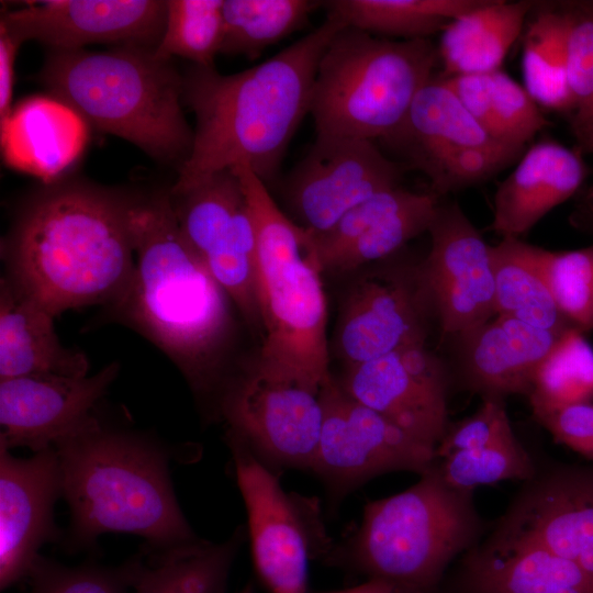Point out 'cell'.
<instances>
[{
    "label": "cell",
    "mask_w": 593,
    "mask_h": 593,
    "mask_svg": "<svg viewBox=\"0 0 593 593\" xmlns=\"http://www.w3.org/2000/svg\"><path fill=\"white\" fill-rule=\"evenodd\" d=\"M136 199L75 178L41 186L24 200L1 242L5 277L55 316L110 305L135 266Z\"/></svg>",
    "instance_id": "cell-1"
},
{
    "label": "cell",
    "mask_w": 593,
    "mask_h": 593,
    "mask_svg": "<svg viewBox=\"0 0 593 593\" xmlns=\"http://www.w3.org/2000/svg\"><path fill=\"white\" fill-rule=\"evenodd\" d=\"M347 26L327 11L324 22L269 59L224 75L214 66H190L182 75V101L195 118L193 144L177 170L171 192L243 165L267 186L306 114L320 59Z\"/></svg>",
    "instance_id": "cell-2"
},
{
    "label": "cell",
    "mask_w": 593,
    "mask_h": 593,
    "mask_svg": "<svg viewBox=\"0 0 593 593\" xmlns=\"http://www.w3.org/2000/svg\"><path fill=\"white\" fill-rule=\"evenodd\" d=\"M132 230L134 270L111 312L164 351L195 395L219 396L233 339L232 300L183 238L168 191L137 197Z\"/></svg>",
    "instance_id": "cell-3"
},
{
    "label": "cell",
    "mask_w": 593,
    "mask_h": 593,
    "mask_svg": "<svg viewBox=\"0 0 593 593\" xmlns=\"http://www.w3.org/2000/svg\"><path fill=\"white\" fill-rule=\"evenodd\" d=\"M53 448L71 514L70 549L91 547L105 533L141 536L149 550L199 539L175 495L168 455L154 441L96 418Z\"/></svg>",
    "instance_id": "cell-4"
},
{
    "label": "cell",
    "mask_w": 593,
    "mask_h": 593,
    "mask_svg": "<svg viewBox=\"0 0 593 593\" xmlns=\"http://www.w3.org/2000/svg\"><path fill=\"white\" fill-rule=\"evenodd\" d=\"M232 169L256 233L260 348L251 365L268 376L322 390L332 378L327 303L310 233L280 210L250 168Z\"/></svg>",
    "instance_id": "cell-5"
},
{
    "label": "cell",
    "mask_w": 593,
    "mask_h": 593,
    "mask_svg": "<svg viewBox=\"0 0 593 593\" xmlns=\"http://www.w3.org/2000/svg\"><path fill=\"white\" fill-rule=\"evenodd\" d=\"M40 82L96 128L123 138L177 170L188 159L193 128L183 113L182 75L154 51H49Z\"/></svg>",
    "instance_id": "cell-6"
},
{
    "label": "cell",
    "mask_w": 593,
    "mask_h": 593,
    "mask_svg": "<svg viewBox=\"0 0 593 593\" xmlns=\"http://www.w3.org/2000/svg\"><path fill=\"white\" fill-rule=\"evenodd\" d=\"M438 59L428 38L391 41L343 27L325 48L313 83L316 136L383 141L402 124Z\"/></svg>",
    "instance_id": "cell-7"
},
{
    "label": "cell",
    "mask_w": 593,
    "mask_h": 593,
    "mask_svg": "<svg viewBox=\"0 0 593 593\" xmlns=\"http://www.w3.org/2000/svg\"><path fill=\"white\" fill-rule=\"evenodd\" d=\"M482 524L472 491L449 486L435 463L411 488L367 504L350 549L356 563L396 590L434 585Z\"/></svg>",
    "instance_id": "cell-8"
},
{
    "label": "cell",
    "mask_w": 593,
    "mask_h": 593,
    "mask_svg": "<svg viewBox=\"0 0 593 593\" xmlns=\"http://www.w3.org/2000/svg\"><path fill=\"white\" fill-rule=\"evenodd\" d=\"M168 193L183 238L245 321L258 329L256 233L238 176L226 169Z\"/></svg>",
    "instance_id": "cell-9"
},
{
    "label": "cell",
    "mask_w": 593,
    "mask_h": 593,
    "mask_svg": "<svg viewBox=\"0 0 593 593\" xmlns=\"http://www.w3.org/2000/svg\"><path fill=\"white\" fill-rule=\"evenodd\" d=\"M230 438L256 571L271 593H306L314 546L327 545L316 507L288 494L243 441Z\"/></svg>",
    "instance_id": "cell-10"
},
{
    "label": "cell",
    "mask_w": 593,
    "mask_h": 593,
    "mask_svg": "<svg viewBox=\"0 0 593 593\" xmlns=\"http://www.w3.org/2000/svg\"><path fill=\"white\" fill-rule=\"evenodd\" d=\"M321 393L250 365L226 379L219 411L231 436L253 452L278 465L311 469L323 424Z\"/></svg>",
    "instance_id": "cell-11"
},
{
    "label": "cell",
    "mask_w": 593,
    "mask_h": 593,
    "mask_svg": "<svg viewBox=\"0 0 593 593\" xmlns=\"http://www.w3.org/2000/svg\"><path fill=\"white\" fill-rule=\"evenodd\" d=\"M321 395L323 424L310 470L335 491H347L390 471L422 475L433 468L435 447L354 400L333 377Z\"/></svg>",
    "instance_id": "cell-12"
},
{
    "label": "cell",
    "mask_w": 593,
    "mask_h": 593,
    "mask_svg": "<svg viewBox=\"0 0 593 593\" xmlns=\"http://www.w3.org/2000/svg\"><path fill=\"white\" fill-rule=\"evenodd\" d=\"M432 313L434 304L422 265L365 273L344 300L336 351L350 366L425 344Z\"/></svg>",
    "instance_id": "cell-13"
},
{
    "label": "cell",
    "mask_w": 593,
    "mask_h": 593,
    "mask_svg": "<svg viewBox=\"0 0 593 593\" xmlns=\"http://www.w3.org/2000/svg\"><path fill=\"white\" fill-rule=\"evenodd\" d=\"M401 169L374 142L317 137L284 182V198L301 227L312 235L332 228L349 210L399 187Z\"/></svg>",
    "instance_id": "cell-14"
},
{
    "label": "cell",
    "mask_w": 593,
    "mask_h": 593,
    "mask_svg": "<svg viewBox=\"0 0 593 593\" xmlns=\"http://www.w3.org/2000/svg\"><path fill=\"white\" fill-rule=\"evenodd\" d=\"M166 20L161 0H48L1 14L0 31L20 44L36 41L49 51L113 44L155 51Z\"/></svg>",
    "instance_id": "cell-15"
},
{
    "label": "cell",
    "mask_w": 593,
    "mask_h": 593,
    "mask_svg": "<svg viewBox=\"0 0 593 593\" xmlns=\"http://www.w3.org/2000/svg\"><path fill=\"white\" fill-rule=\"evenodd\" d=\"M422 264L435 313L446 334L462 335L494 314L491 246L457 202L438 204Z\"/></svg>",
    "instance_id": "cell-16"
},
{
    "label": "cell",
    "mask_w": 593,
    "mask_h": 593,
    "mask_svg": "<svg viewBox=\"0 0 593 593\" xmlns=\"http://www.w3.org/2000/svg\"><path fill=\"white\" fill-rule=\"evenodd\" d=\"M338 383L354 400L425 444L436 448L447 432V376L425 344L347 366Z\"/></svg>",
    "instance_id": "cell-17"
},
{
    "label": "cell",
    "mask_w": 593,
    "mask_h": 593,
    "mask_svg": "<svg viewBox=\"0 0 593 593\" xmlns=\"http://www.w3.org/2000/svg\"><path fill=\"white\" fill-rule=\"evenodd\" d=\"M113 361L81 377L33 374L0 380V446L34 454L91 424L93 410L116 379Z\"/></svg>",
    "instance_id": "cell-18"
},
{
    "label": "cell",
    "mask_w": 593,
    "mask_h": 593,
    "mask_svg": "<svg viewBox=\"0 0 593 593\" xmlns=\"http://www.w3.org/2000/svg\"><path fill=\"white\" fill-rule=\"evenodd\" d=\"M493 534L539 545L593 578V469L561 466L536 473Z\"/></svg>",
    "instance_id": "cell-19"
},
{
    "label": "cell",
    "mask_w": 593,
    "mask_h": 593,
    "mask_svg": "<svg viewBox=\"0 0 593 593\" xmlns=\"http://www.w3.org/2000/svg\"><path fill=\"white\" fill-rule=\"evenodd\" d=\"M63 495L59 461L54 448L21 459L0 446V589L27 574L45 542L60 532L54 505Z\"/></svg>",
    "instance_id": "cell-20"
},
{
    "label": "cell",
    "mask_w": 593,
    "mask_h": 593,
    "mask_svg": "<svg viewBox=\"0 0 593 593\" xmlns=\"http://www.w3.org/2000/svg\"><path fill=\"white\" fill-rule=\"evenodd\" d=\"M437 205L435 193L400 186L365 200L328 231L310 234L322 272L347 273L391 256L428 231Z\"/></svg>",
    "instance_id": "cell-21"
},
{
    "label": "cell",
    "mask_w": 593,
    "mask_h": 593,
    "mask_svg": "<svg viewBox=\"0 0 593 593\" xmlns=\"http://www.w3.org/2000/svg\"><path fill=\"white\" fill-rule=\"evenodd\" d=\"M560 334L494 315L459 336L467 387L483 398L528 395L539 365Z\"/></svg>",
    "instance_id": "cell-22"
},
{
    "label": "cell",
    "mask_w": 593,
    "mask_h": 593,
    "mask_svg": "<svg viewBox=\"0 0 593 593\" xmlns=\"http://www.w3.org/2000/svg\"><path fill=\"white\" fill-rule=\"evenodd\" d=\"M461 580L466 593H593V578L575 562L495 534L470 549Z\"/></svg>",
    "instance_id": "cell-23"
},
{
    "label": "cell",
    "mask_w": 593,
    "mask_h": 593,
    "mask_svg": "<svg viewBox=\"0 0 593 593\" xmlns=\"http://www.w3.org/2000/svg\"><path fill=\"white\" fill-rule=\"evenodd\" d=\"M584 178L580 155L553 141L529 147L494 195L491 228L503 237L524 235L571 198Z\"/></svg>",
    "instance_id": "cell-24"
},
{
    "label": "cell",
    "mask_w": 593,
    "mask_h": 593,
    "mask_svg": "<svg viewBox=\"0 0 593 593\" xmlns=\"http://www.w3.org/2000/svg\"><path fill=\"white\" fill-rule=\"evenodd\" d=\"M55 317L5 276L1 278L0 380L33 374H88L87 356L61 344Z\"/></svg>",
    "instance_id": "cell-25"
},
{
    "label": "cell",
    "mask_w": 593,
    "mask_h": 593,
    "mask_svg": "<svg viewBox=\"0 0 593 593\" xmlns=\"http://www.w3.org/2000/svg\"><path fill=\"white\" fill-rule=\"evenodd\" d=\"M382 142L422 170L455 148L497 141L470 115L445 80L433 76L414 98L402 124Z\"/></svg>",
    "instance_id": "cell-26"
},
{
    "label": "cell",
    "mask_w": 593,
    "mask_h": 593,
    "mask_svg": "<svg viewBox=\"0 0 593 593\" xmlns=\"http://www.w3.org/2000/svg\"><path fill=\"white\" fill-rule=\"evenodd\" d=\"M536 1L483 0L441 32L438 57L443 77L500 69Z\"/></svg>",
    "instance_id": "cell-27"
},
{
    "label": "cell",
    "mask_w": 593,
    "mask_h": 593,
    "mask_svg": "<svg viewBox=\"0 0 593 593\" xmlns=\"http://www.w3.org/2000/svg\"><path fill=\"white\" fill-rule=\"evenodd\" d=\"M244 539L238 527L220 544L199 538L163 550L145 548L130 559V593H223Z\"/></svg>",
    "instance_id": "cell-28"
},
{
    "label": "cell",
    "mask_w": 593,
    "mask_h": 593,
    "mask_svg": "<svg viewBox=\"0 0 593 593\" xmlns=\"http://www.w3.org/2000/svg\"><path fill=\"white\" fill-rule=\"evenodd\" d=\"M440 77L470 115L500 143L525 148L548 125L524 86L501 69Z\"/></svg>",
    "instance_id": "cell-29"
},
{
    "label": "cell",
    "mask_w": 593,
    "mask_h": 593,
    "mask_svg": "<svg viewBox=\"0 0 593 593\" xmlns=\"http://www.w3.org/2000/svg\"><path fill=\"white\" fill-rule=\"evenodd\" d=\"M533 247L516 237H503L491 246L494 314L560 334L570 325L555 303Z\"/></svg>",
    "instance_id": "cell-30"
},
{
    "label": "cell",
    "mask_w": 593,
    "mask_h": 593,
    "mask_svg": "<svg viewBox=\"0 0 593 593\" xmlns=\"http://www.w3.org/2000/svg\"><path fill=\"white\" fill-rule=\"evenodd\" d=\"M524 88L542 108L572 113L568 79V22L560 4H545L532 16L523 38Z\"/></svg>",
    "instance_id": "cell-31"
},
{
    "label": "cell",
    "mask_w": 593,
    "mask_h": 593,
    "mask_svg": "<svg viewBox=\"0 0 593 593\" xmlns=\"http://www.w3.org/2000/svg\"><path fill=\"white\" fill-rule=\"evenodd\" d=\"M483 0H334L328 12L350 27L372 35L427 38Z\"/></svg>",
    "instance_id": "cell-32"
},
{
    "label": "cell",
    "mask_w": 593,
    "mask_h": 593,
    "mask_svg": "<svg viewBox=\"0 0 593 593\" xmlns=\"http://www.w3.org/2000/svg\"><path fill=\"white\" fill-rule=\"evenodd\" d=\"M323 4L313 0H224L220 54L255 59L303 27Z\"/></svg>",
    "instance_id": "cell-33"
},
{
    "label": "cell",
    "mask_w": 593,
    "mask_h": 593,
    "mask_svg": "<svg viewBox=\"0 0 593 593\" xmlns=\"http://www.w3.org/2000/svg\"><path fill=\"white\" fill-rule=\"evenodd\" d=\"M593 394V347L582 332L566 328L539 365L528 393L533 413L589 401Z\"/></svg>",
    "instance_id": "cell-34"
},
{
    "label": "cell",
    "mask_w": 593,
    "mask_h": 593,
    "mask_svg": "<svg viewBox=\"0 0 593 593\" xmlns=\"http://www.w3.org/2000/svg\"><path fill=\"white\" fill-rule=\"evenodd\" d=\"M224 0H167L165 27L156 57L188 59L192 65L214 66L223 34Z\"/></svg>",
    "instance_id": "cell-35"
},
{
    "label": "cell",
    "mask_w": 593,
    "mask_h": 593,
    "mask_svg": "<svg viewBox=\"0 0 593 593\" xmlns=\"http://www.w3.org/2000/svg\"><path fill=\"white\" fill-rule=\"evenodd\" d=\"M533 254L566 322L593 329V245L564 251L534 246Z\"/></svg>",
    "instance_id": "cell-36"
},
{
    "label": "cell",
    "mask_w": 593,
    "mask_h": 593,
    "mask_svg": "<svg viewBox=\"0 0 593 593\" xmlns=\"http://www.w3.org/2000/svg\"><path fill=\"white\" fill-rule=\"evenodd\" d=\"M437 460L435 467L444 482L465 491L506 479L528 481L536 474L534 461L516 437Z\"/></svg>",
    "instance_id": "cell-37"
},
{
    "label": "cell",
    "mask_w": 593,
    "mask_h": 593,
    "mask_svg": "<svg viewBox=\"0 0 593 593\" xmlns=\"http://www.w3.org/2000/svg\"><path fill=\"white\" fill-rule=\"evenodd\" d=\"M559 4L568 22V79L574 99L571 130L581 145L593 135V1Z\"/></svg>",
    "instance_id": "cell-38"
},
{
    "label": "cell",
    "mask_w": 593,
    "mask_h": 593,
    "mask_svg": "<svg viewBox=\"0 0 593 593\" xmlns=\"http://www.w3.org/2000/svg\"><path fill=\"white\" fill-rule=\"evenodd\" d=\"M524 147L500 142L455 148L426 165L423 171L435 195L484 181L515 161Z\"/></svg>",
    "instance_id": "cell-39"
},
{
    "label": "cell",
    "mask_w": 593,
    "mask_h": 593,
    "mask_svg": "<svg viewBox=\"0 0 593 593\" xmlns=\"http://www.w3.org/2000/svg\"><path fill=\"white\" fill-rule=\"evenodd\" d=\"M27 578L29 593H130V559L110 568L93 562L66 567L37 556Z\"/></svg>",
    "instance_id": "cell-40"
},
{
    "label": "cell",
    "mask_w": 593,
    "mask_h": 593,
    "mask_svg": "<svg viewBox=\"0 0 593 593\" xmlns=\"http://www.w3.org/2000/svg\"><path fill=\"white\" fill-rule=\"evenodd\" d=\"M515 437L503 399L483 398L482 405L470 417L447 428L436 446V459L451 454L484 448Z\"/></svg>",
    "instance_id": "cell-41"
},
{
    "label": "cell",
    "mask_w": 593,
    "mask_h": 593,
    "mask_svg": "<svg viewBox=\"0 0 593 593\" xmlns=\"http://www.w3.org/2000/svg\"><path fill=\"white\" fill-rule=\"evenodd\" d=\"M534 415L558 441L593 458V404L589 401L536 412Z\"/></svg>",
    "instance_id": "cell-42"
},
{
    "label": "cell",
    "mask_w": 593,
    "mask_h": 593,
    "mask_svg": "<svg viewBox=\"0 0 593 593\" xmlns=\"http://www.w3.org/2000/svg\"><path fill=\"white\" fill-rule=\"evenodd\" d=\"M21 44L0 31V119L1 125L11 116L15 78V58Z\"/></svg>",
    "instance_id": "cell-43"
},
{
    "label": "cell",
    "mask_w": 593,
    "mask_h": 593,
    "mask_svg": "<svg viewBox=\"0 0 593 593\" xmlns=\"http://www.w3.org/2000/svg\"><path fill=\"white\" fill-rule=\"evenodd\" d=\"M580 148L583 152L593 154V135L584 141L580 145ZM574 217L577 219V224L579 226H584L593 231V187L590 188L582 203L579 205L577 215Z\"/></svg>",
    "instance_id": "cell-44"
},
{
    "label": "cell",
    "mask_w": 593,
    "mask_h": 593,
    "mask_svg": "<svg viewBox=\"0 0 593 593\" xmlns=\"http://www.w3.org/2000/svg\"><path fill=\"white\" fill-rule=\"evenodd\" d=\"M395 588L382 580L372 579L369 582L344 591L332 593H392Z\"/></svg>",
    "instance_id": "cell-45"
},
{
    "label": "cell",
    "mask_w": 593,
    "mask_h": 593,
    "mask_svg": "<svg viewBox=\"0 0 593 593\" xmlns=\"http://www.w3.org/2000/svg\"><path fill=\"white\" fill-rule=\"evenodd\" d=\"M240 593H253V589L248 585Z\"/></svg>",
    "instance_id": "cell-46"
},
{
    "label": "cell",
    "mask_w": 593,
    "mask_h": 593,
    "mask_svg": "<svg viewBox=\"0 0 593 593\" xmlns=\"http://www.w3.org/2000/svg\"><path fill=\"white\" fill-rule=\"evenodd\" d=\"M392 593H401L399 590L394 589Z\"/></svg>",
    "instance_id": "cell-47"
}]
</instances>
